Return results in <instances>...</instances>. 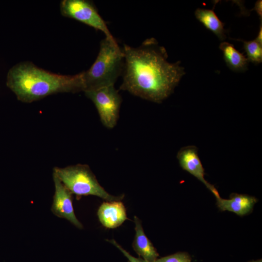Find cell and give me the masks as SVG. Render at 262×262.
I'll list each match as a JSON object with an SVG mask.
<instances>
[{
  "mask_svg": "<svg viewBox=\"0 0 262 262\" xmlns=\"http://www.w3.org/2000/svg\"><path fill=\"white\" fill-rule=\"evenodd\" d=\"M218 208L222 211H228L242 216L252 212L258 200L247 195L232 193L229 199L221 198L219 195L215 196Z\"/></svg>",
  "mask_w": 262,
  "mask_h": 262,
  "instance_id": "10",
  "label": "cell"
},
{
  "mask_svg": "<svg viewBox=\"0 0 262 262\" xmlns=\"http://www.w3.org/2000/svg\"><path fill=\"white\" fill-rule=\"evenodd\" d=\"M219 49L223 54L224 60L228 66L236 72H244L247 69L248 60L229 42L223 41L221 43Z\"/></svg>",
  "mask_w": 262,
  "mask_h": 262,
  "instance_id": "13",
  "label": "cell"
},
{
  "mask_svg": "<svg viewBox=\"0 0 262 262\" xmlns=\"http://www.w3.org/2000/svg\"><path fill=\"white\" fill-rule=\"evenodd\" d=\"M61 14L103 32L105 37L113 38L106 23L94 3L87 0H63L60 2Z\"/></svg>",
  "mask_w": 262,
  "mask_h": 262,
  "instance_id": "6",
  "label": "cell"
},
{
  "mask_svg": "<svg viewBox=\"0 0 262 262\" xmlns=\"http://www.w3.org/2000/svg\"><path fill=\"white\" fill-rule=\"evenodd\" d=\"M135 234L132 247L136 253L147 262H155L159 255L151 241L146 235L140 220L134 217Z\"/></svg>",
  "mask_w": 262,
  "mask_h": 262,
  "instance_id": "11",
  "label": "cell"
},
{
  "mask_svg": "<svg viewBox=\"0 0 262 262\" xmlns=\"http://www.w3.org/2000/svg\"><path fill=\"white\" fill-rule=\"evenodd\" d=\"M97 215L100 223L108 229L117 228L128 219L125 207L120 200L103 202Z\"/></svg>",
  "mask_w": 262,
  "mask_h": 262,
  "instance_id": "9",
  "label": "cell"
},
{
  "mask_svg": "<svg viewBox=\"0 0 262 262\" xmlns=\"http://www.w3.org/2000/svg\"><path fill=\"white\" fill-rule=\"evenodd\" d=\"M107 241L114 245L120 250L130 262H147L142 258H136L131 255L128 252L121 247L115 240H107Z\"/></svg>",
  "mask_w": 262,
  "mask_h": 262,
  "instance_id": "16",
  "label": "cell"
},
{
  "mask_svg": "<svg viewBox=\"0 0 262 262\" xmlns=\"http://www.w3.org/2000/svg\"><path fill=\"white\" fill-rule=\"evenodd\" d=\"M54 173L72 194L77 196L92 195L107 201H119L124 195L113 196L100 185L88 165L78 164L63 168L55 167Z\"/></svg>",
  "mask_w": 262,
  "mask_h": 262,
  "instance_id": "4",
  "label": "cell"
},
{
  "mask_svg": "<svg viewBox=\"0 0 262 262\" xmlns=\"http://www.w3.org/2000/svg\"><path fill=\"white\" fill-rule=\"evenodd\" d=\"M180 166L202 182L213 194L219 193L213 185L208 182L204 179V169L198 157L197 149L194 146H188L181 148L177 154Z\"/></svg>",
  "mask_w": 262,
  "mask_h": 262,
  "instance_id": "8",
  "label": "cell"
},
{
  "mask_svg": "<svg viewBox=\"0 0 262 262\" xmlns=\"http://www.w3.org/2000/svg\"><path fill=\"white\" fill-rule=\"evenodd\" d=\"M6 85L19 100L31 103L56 93L84 91L83 71L74 75L58 74L23 62L9 70Z\"/></svg>",
  "mask_w": 262,
  "mask_h": 262,
  "instance_id": "2",
  "label": "cell"
},
{
  "mask_svg": "<svg viewBox=\"0 0 262 262\" xmlns=\"http://www.w3.org/2000/svg\"><path fill=\"white\" fill-rule=\"evenodd\" d=\"M84 93L94 104L103 125L108 129L115 127L119 117L122 99L114 85Z\"/></svg>",
  "mask_w": 262,
  "mask_h": 262,
  "instance_id": "5",
  "label": "cell"
},
{
  "mask_svg": "<svg viewBox=\"0 0 262 262\" xmlns=\"http://www.w3.org/2000/svg\"><path fill=\"white\" fill-rule=\"evenodd\" d=\"M244 43V49L246 53L247 59L255 64H258L262 61V45L255 39L251 41H245L242 39H235Z\"/></svg>",
  "mask_w": 262,
  "mask_h": 262,
  "instance_id": "14",
  "label": "cell"
},
{
  "mask_svg": "<svg viewBox=\"0 0 262 262\" xmlns=\"http://www.w3.org/2000/svg\"><path fill=\"white\" fill-rule=\"evenodd\" d=\"M248 262H262V259H259V260H252V261H250Z\"/></svg>",
  "mask_w": 262,
  "mask_h": 262,
  "instance_id": "19",
  "label": "cell"
},
{
  "mask_svg": "<svg viewBox=\"0 0 262 262\" xmlns=\"http://www.w3.org/2000/svg\"><path fill=\"white\" fill-rule=\"evenodd\" d=\"M255 40L261 45H262V22L260 26L259 31Z\"/></svg>",
  "mask_w": 262,
  "mask_h": 262,
  "instance_id": "18",
  "label": "cell"
},
{
  "mask_svg": "<svg viewBox=\"0 0 262 262\" xmlns=\"http://www.w3.org/2000/svg\"><path fill=\"white\" fill-rule=\"evenodd\" d=\"M262 3L261 0L257 1L253 8L256 11L261 19L262 17Z\"/></svg>",
  "mask_w": 262,
  "mask_h": 262,
  "instance_id": "17",
  "label": "cell"
},
{
  "mask_svg": "<svg viewBox=\"0 0 262 262\" xmlns=\"http://www.w3.org/2000/svg\"><path fill=\"white\" fill-rule=\"evenodd\" d=\"M124 54L113 38L106 37L100 43L98 55L90 68L83 71V92L114 85L122 74Z\"/></svg>",
  "mask_w": 262,
  "mask_h": 262,
  "instance_id": "3",
  "label": "cell"
},
{
  "mask_svg": "<svg viewBox=\"0 0 262 262\" xmlns=\"http://www.w3.org/2000/svg\"><path fill=\"white\" fill-rule=\"evenodd\" d=\"M196 18L203 26L214 33L221 41L226 39V30L223 23L213 10L197 8L195 11Z\"/></svg>",
  "mask_w": 262,
  "mask_h": 262,
  "instance_id": "12",
  "label": "cell"
},
{
  "mask_svg": "<svg viewBox=\"0 0 262 262\" xmlns=\"http://www.w3.org/2000/svg\"><path fill=\"white\" fill-rule=\"evenodd\" d=\"M191 260L188 253L180 252L157 259L155 262H191Z\"/></svg>",
  "mask_w": 262,
  "mask_h": 262,
  "instance_id": "15",
  "label": "cell"
},
{
  "mask_svg": "<svg viewBox=\"0 0 262 262\" xmlns=\"http://www.w3.org/2000/svg\"><path fill=\"white\" fill-rule=\"evenodd\" d=\"M123 82L120 89L142 98L161 103L174 91L183 75L180 62L167 61L165 48L154 38L138 47L124 45Z\"/></svg>",
  "mask_w": 262,
  "mask_h": 262,
  "instance_id": "1",
  "label": "cell"
},
{
  "mask_svg": "<svg viewBox=\"0 0 262 262\" xmlns=\"http://www.w3.org/2000/svg\"><path fill=\"white\" fill-rule=\"evenodd\" d=\"M53 179L55 193L51 208L52 213L58 217L66 219L78 229H82V224L75 214L72 194L54 173Z\"/></svg>",
  "mask_w": 262,
  "mask_h": 262,
  "instance_id": "7",
  "label": "cell"
}]
</instances>
